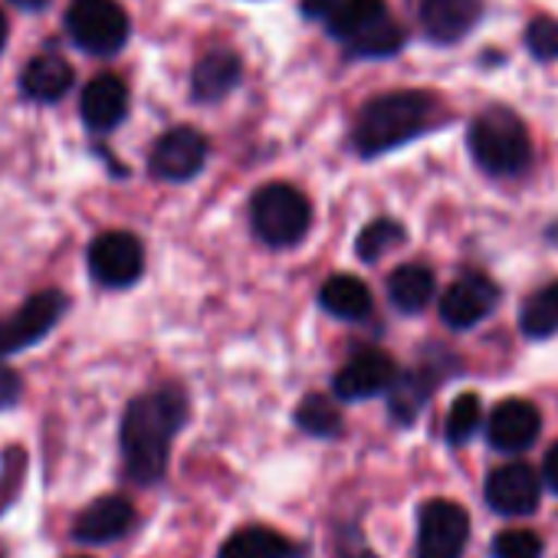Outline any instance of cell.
<instances>
[{
  "mask_svg": "<svg viewBox=\"0 0 558 558\" xmlns=\"http://www.w3.org/2000/svg\"><path fill=\"white\" fill-rule=\"evenodd\" d=\"M89 269L109 290H125L145 269V250L135 233L109 230L93 240L89 246Z\"/></svg>",
  "mask_w": 558,
  "mask_h": 558,
  "instance_id": "cell-8",
  "label": "cell"
},
{
  "mask_svg": "<svg viewBox=\"0 0 558 558\" xmlns=\"http://www.w3.org/2000/svg\"><path fill=\"white\" fill-rule=\"evenodd\" d=\"M187 417V401L178 388H161L135 398L122 417V460L129 480L148 486L168 470L171 440Z\"/></svg>",
  "mask_w": 558,
  "mask_h": 558,
  "instance_id": "cell-1",
  "label": "cell"
},
{
  "mask_svg": "<svg viewBox=\"0 0 558 558\" xmlns=\"http://www.w3.org/2000/svg\"><path fill=\"white\" fill-rule=\"evenodd\" d=\"M496 300H499V290L493 279H486L480 272H466L457 279V283H450V290L444 293L440 319L450 329H470L493 313Z\"/></svg>",
  "mask_w": 558,
  "mask_h": 558,
  "instance_id": "cell-13",
  "label": "cell"
},
{
  "mask_svg": "<svg viewBox=\"0 0 558 558\" xmlns=\"http://www.w3.org/2000/svg\"><path fill=\"white\" fill-rule=\"evenodd\" d=\"M398 381V365L381 349H365L345 362V368L336 375V395L342 401H365L375 398Z\"/></svg>",
  "mask_w": 558,
  "mask_h": 558,
  "instance_id": "cell-11",
  "label": "cell"
},
{
  "mask_svg": "<svg viewBox=\"0 0 558 558\" xmlns=\"http://www.w3.org/2000/svg\"><path fill=\"white\" fill-rule=\"evenodd\" d=\"M63 313H66V296L60 290L34 293L17 313L0 319V359L17 355V352L31 349L34 342H40L60 323Z\"/></svg>",
  "mask_w": 558,
  "mask_h": 558,
  "instance_id": "cell-7",
  "label": "cell"
},
{
  "mask_svg": "<svg viewBox=\"0 0 558 558\" xmlns=\"http://www.w3.org/2000/svg\"><path fill=\"white\" fill-rule=\"evenodd\" d=\"M4 44H8V17L0 14V50H4Z\"/></svg>",
  "mask_w": 558,
  "mask_h": 558,
  "instance_id": "cell-33",
  "label": "cell"
},
{
  "mask_svg": "<svg viewBox=\"0 0 558 558\" xmlns=\"http://www.w3.org/2000/svg\"><path fill=\"white\" fill-rule=\"evenodd\" d=\"M542 480H545V486L548 489H555L558 493V444L545 453V463H542Z\"/></svg>",
  "mask_w": 558,
  "mask_h": 558,
  "instance_id": "cell-30",
  "label": "cell"
},
{
  "mask_svg": "<svg viewBox=\"0 0 558 558\" xmlns=\"http://www.w3.org/2000/svg\"><path fill=\"white\" fill-rule=\"evenodd\" d=\"M329 34L359 57H391L404 47V31L385 0H339L329 14Z\"/></svg>",
  "mask_w": 558,
  "mask_h": 558,
  "instance_id": "cell-4",
  "label": "cell"
},
{
  "mask_svg": "<svg viewBox=\"0 0 558 558\" xmlns=\"http://www.w3.org/2000/svg\"><path fill=\"white\" fill-rule=\"evenodd\" d=\"M480 424H483V401H480V395L466 391L453 401V408L447 414V440L453 447H463L480 430Z\"/></svg>",
  "mask_w": 558,
  "mask_h": 558,
  "instance_id": "cell-25",
  "label": "cell"
},
{
  "mask_svg": "<svg viewBox=\"0 0 558 558\" xmlns=\"http://www.w3.org/2000/svg\"><path fill=\"white\" fill-rule=\"evenodd\" d=\"M519 326L529 339H548L558 332V283H548L535 296H529Z\"/></svg>",
  "mask_w": 558,
  "mask_h": 558,
  "instance_id": "cell-23",
  "label": "cell"
},
{
  "mask_svg": "<svg viewBox=\"0 0 558 558\" xmlns=\"http://www.w3.org/2000/svg\"><path fill=\"white\" fill-rule=\"evenodd\" d=\"M401 236H404L401 223H395V220H388V217H378V220H372V223L359 233V256H362L365 263H375V259H381L391 246H398Z\"/></svg>",
  "mask_w": 558,
  "mask_h": 558,
  "instance_id": "cell-26",
  "label": "cell"
},
{
  "mask_svg": "<svg viewBox=\"0 0 558 558\" xmlns=\"http://www.w3.org/2000/svg\"><path fill=\"white\" fill-rule=\"evenodd\" d=\"M253 230L269 246H293L306 236L313 223V207L306 194L293 184H266L250 204Z\"/></svg>",
  "mask_w": 558,
  "mask_h": 558,
  "instance_id": "cell-5",
  "label": "cell"
},
{
  "mask_svg": "<svg viewBox=\"0 0 558 558\" xmlns=\"http://www.w3.org/2000/svg\"><path fill=\"white\" fill-rule=\"evenodd\" d=\"M542 496V476L525 463H506L486 480V502L502 515H529L535 512Z\"/></svg>",
  "mask_w": 558,
  "mask_h": 558,
  "instance_id": "cell-12",
  "label": "cell"
},
{
  "mask_svg": "<svg viewBox=\"0 0 558 558\" xmlns=\"http://www.w3.org/2000/svg\"><path fill=\"white\" fill-rule=\"evenodd\" d=\"M11 4H17L21 11H44L50 8V0H11Z\"/></svg>",
  "mask_w": 558,
  "mask_h": 558,
  "instance_id": "cell-32",
  "label": "cell"
},
{
  "mask_svg": "<svg viewBox=\"0 0 558 558\" xmlns=\"http://www.w3.org/2000/svg\"><path fill=\"white\" fill-rule=\"evenodd\" d=\"M332 8H336V0H303V11L310 17H329Z\"/></svg>",
  "mask_w": 558,
  "mask_h": 558,
  "instance_id": "cell-31",
  "label": "cell"
},
{
  "mask_svg": "<svg viewBox=\"0 0 558 558\" xmlns=\"http://www.w3.org/2000/svg\"><path fill=\"white\" fill-rule=\"evenodd\" d=\"M135 522V506L125 496H102L89 502L73 525V538L86 545H106L122 538Z\"/></svg>",
  "mask_w": 558,
  "mask_h": 558,
  "instance_id": "cell-15",
  "label": "cell"
},
{
  "mask_svg": "<svg viewBox=\"0 0 558 558\" xmlns=\"http://www.w3.org/2000/svg\"><path fill=\"white\" fill-rule=\"evenodd\" d=\"M0 558H4V548H0Z\"/></svg>",
  "mask_w": 558,
  "mask_h": 558,
  "instance_id": "cell-34",
  "label": "cell"
},
{
  "mask_svg": "<svg viewBox=\"0 0 558 558\" xmlns=\"http://www.w3.org/2000/svg\"><path fill=\"white\" fill-rule=\"evenodd\" d=\"M421 27L434 44H457L480 21V0H421Z\"/></svg>",
  "mask_w": 558,
  "mask_h": 558,
  "instance_id": "cell-16",
  "label": "cell"
},
{
  "mask_svg": "<svg viewBox=\"0 0 558 558\" xmlns=\"http://www.w3.org/2000/svg\"><path fill=\"white\" fill-rule=\"evenodd\" d=\"M296 421L313 437H336L342 430V414H339L336 401L332 398H323V395H310L296 408Z\"/></svg>",
  "mask_w": 558,
  "mask_h": 558,
  "instance_id": "cell-24",
  "label": "cell"
},
{
  "mask_svg": "<svg viewBox=\"0 0 558 558\" xmlns=\"http://www.w3.org/2000/svg\"><path fill=\"white\" fill-rule=\"evenodd\" d=\"M437 102L427 93H385L359 112L355 122V148L365 158L385 155L411 138H417L434 122Z\"/></svg>",
  "mask_w": 558,
  "mask_h": 558,
  "instance_id": "cell-2",
  "label": "cell"
},
{
  "mask_svg": "<svg viewBox=\"0 0 558 558\" xmlns=\"http://www.w3.org/2000/svg\"><path fill=\"white\" fill-rule=\"evenodd\" d=\"M470 538V515L460 502L430 499L421 512L417 558H460Z\"/></svg>",
  "mask_w": 558,
  "mask_h": 558,
  "instance_id": "cell-9",
  "label": "cell"
},
{
  "mask_svg": "<svg viewBox=\"0 0 558 558\" xmlns=\"http://www.w3.org/2000/svg\"><path fill=\"white\" fill-rule=\"evenodd\" d=\"M525 47L535 60H555L558 57V21L535 17L525 31Z\"/></svg>",
  "mask_w": 558,
  "mask_h": 558,
  "instance_id": "cell-28",
  "label": "cell"
},
{
  "mask_svg": "<svg viewBox=\"0 0 558 558\" xmlns=\"http://www.w3.org/2000/svg\"><path fill=\"white\" fill-rule=\"evenodd\" d=\"M66 31L86 53L112 57L129 40V14L116 0H73L66 8Z\"/></svg>",
  "mask_w": 558,
  "mask_h": 558,
  "instance_id": "cell-6",
  "label": "cell"
},
{
  "mask_svg": "<svg viewBox=\"0 0 558 558\" xmlns=\"http://www.w3.org/2000/svg\"><path fill=\"white\" fill-rule=\"evenodd\" d=\"M493 558H542V538L529 529H506L493 538Z\"/></svg>",
  "mask_w": 558,
  "mask_h": 558,
  "instance_id": "cell-27",
  "label": "cell"
},
{
  "mask_svg": "<svg viewBox=\"0 0 558 558\" xmlns=\"http://www.w3.org/2000/svg\"><path fill=\"white\" fill-rule=\"evenodd\" d=\"M473 161L489 174H519L532 158V142L522 119L506 106H489L470 125Z\"/></svg>",
  "mask_w": 558,
  "mask_h": 558,
  "instance_id": "cell-3",
  "label": "cell"
},
{
  "mask_svg": "<svg viewBox=\"0 0 558 558\" xmlns=\"http://www.w3.org/2000/svg\"><path fill=\"white\" fill-rule=\"evenodd\" d=\"M319 303L336 319H365L372 313L368 287L362 283L359 276H349V272H339V276L326 279L323 290H319Z\"/></svg>",
  "mask_w": 558,
  "mask_h": 558,
  "instance_id": "cell-20",
  "label": "cell"
},
{
  "mask_svg": "<svg viewBox=\"0 0 558 558\" xmlns=\"http://www.w3.org/2000/svg\"><path fill=\"white\" fill-rule=\"evenodd\" d=\"M388 296L401 313H421L434 296V272L421 263H404L388 276Z\"/></svg>",
  "mask_w": 558,
  "mask_h": 558,
  "instance_id": "cell-22",
  "label": "cell"
},
{
  "mask_svg": "<svg viewBox=\"0 0 558 558\" xmlns=\"http://www.w3.org/2000/svg\"><path fill=\"white\" fill-rule=\"evenodd\" d=\"M21 398V378L8 368H0V408H11Z\"/></svg>",
  "mask_w": 558,
  "mask_h": 558,
  "instance_id": "cell-29",
  "label": "cell"
},
{
  "mask_svg": "<svg viewBox=\"0 0 558 558\" xmlns=\"http://www.w3.org/2000/svg\"><path fill=\"white\" fill-rule=\"evenodd\" d=\"M293 551L296 548L287 535H279L276 529H266V525L236 529L220 545V558H290Z\"/></svg>",
  "mask_w": 558,
  "mask_h": 558,
  "instance_id": "cell-21",
  "label": "cell"
},
{
  "mask_svg": "<svg viewBox=\"0 0 558 558\" xmlns=\"http://www.w3.org/2000/svg\"><path fill=\"white\" fill-rule=\"evenodd\" d=\"M83 122L93 132H112L129 112V89L119 76H96L80 99Z\"/></svg>",
  "mask_w": 558,
  "mask_h": 558,
  "instance_id": "cell-17",
  "label": "cell"
},
{
  "mask_svg": "<svg viewBox=\"0 0 558 558\" xmlns=\"http://www.w3.org/2000/svg\"><path fill=\"white\" fill-rule=\"evenodd\" d=\"M73 86V70L57 53H40L27 63L21 76V89L34 102H60Z\"/></svg>",
  "mask_w": 558,
  "mask_h": 558,
  "instance_id": "cell-18",
  "label": "cell"
},
{
  "mask_svg": "<svg viewBox=\"0 0 558 558\" xmlns=\"http://www.w3.org/2000/svg\"><path fill=\"white\" fill-rule=\"evenodd\" d=\"M538 427H542L538 408L529 404V401H522V398H512V401H502V404L489 414L486 437H489L493 450L519 453V450H529V447L535 444Z\"/></svg>",
  "mask_w": 558,
  "mask_h": 558,
  "instance_id": "cell-14",
  "label": "cell"
},
{
  "mask_svg": "<svg viewBox=\"0 0 558 558\" xmlns=\"http://www.w3.org/2000/svg\"><path fill=\"white\" fill-rule=\"evenodd\" d=\"M240 60L230 50H210L207 57H201V63L194 66L191 76V89L197 102H217L223 99L236 83H240Z\"/></svg>",
  "mask_w": 558,
  "mask_h": 558,
  "instance_id": "cell-19",
  "label": "cell"
},
{
  "mask_svg": "<svg viewBox=\"0 0 558 558\" xmlns=\"http://www.w3.org/2000/svg\"><path fill=\"white\" fill-rule=\"evenodd\" d=\"M207 161V138L197 129H171L165 132L148 158V168L161 181H187Z\"/></svg>",
  "mask_w": 558,
  "mask_h": 558,
  "instance_id": "cell-10",
  "label": "cell"
}]
</instances>
